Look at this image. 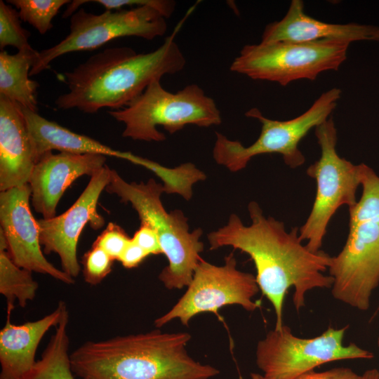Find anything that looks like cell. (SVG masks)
Returning a JSON list of instances; mask_svg holds the SVG:
<instances>
[{"label": "cell", "mask_w": 379, "mask_h": 379, "mask_svg": "<svg viewBox=\"0 0 379 379\" xmlns=\"http://www.w3.org/2000/svg\"><path fill=\"white\" fill-rule=\"evenodd\" d=\"M31 190L28 184L0 193V225L7 251L19 267L32 272L49 275L67 284L74 279L58 269L44 256L40 230L30 209Z\"/></svg>", "instance_id": "obj_14"}, {"label": "cell", "mask_w": 379, "mask_h": 379, "mask_svg": "<svg viewBox=\"0 0 379 379\" xmlns=\"http://www.w3.org/2000/svg\"><path fill=\"white\" fill-rule=\"evenodd\" d=\"M360 199L348 208L349 232L341 251L331 257L333 297L367 310L379 285V176L366 165Z\"/></svg>", "instance_id": "obj_4"}, {"label": "cell", "mask_w": 379, "mask_h": 379, "mask_svg": "<svg viewBox=\"0 0 379 379\" xmlns=\"http://www.w3.org/2000/svg\"><path fill=\"white\" fill-rule=\"evenodd\" d=\"M106 156L52 152L35 164L28 185L31 203L45 219L55 216L56 207L66 190L82 175L92 176L106 165Z\"/></svg>", "instance_id": "obj_15"}, {"label": "cell", "mask_w": 379, "mask_h": 379, "mask_svg": "<svg viewBox=\"0 0 379 379\" xmlns=\"http://www.w3.org/2000/svg\"><path fill=\"white\" fill-rule=\"evenodd\" d=\"M361 375L357 374L351 368L339 367L331 368L325 371L316 372L314 371L306 373L295 379H360ZM250 379H266L262 375L258 373H251Z\"/></svg>", "instance_id": "obj_29"}, {"label": "cell", "mask_w": 379, "mask_h": 379, "mask_svg": "<svg viewBox=\"0 0 379 379\" xmlns=\"http://www.w3.org/2000/svg\"><path fill=\"white\" fill-rule=\"evenodd\" d=\"M175 33L151 52L138 53L123 46L93 55L64 73L67 91L56 98V107L88 114L124 107L152 81L185 67L186 60L174 40Z\"/></svg>", "instance_id": "obj_2"}, {"label": "cell", "mask_w": 379, "mask_h": 379, "mask_svg": "<svg viewBox=\"0 0 379 379\" xmlns=\"http://www.w3.org/2000/svg\"><path fill=\"white\" fill-rule=\"evenodd\" d=\"M67 310L66 303L60 301L50 314L17 325L11 320L13 310L7 309L6 324L0 331V379H22L33 368L41 340L60 323Z\"/></svg>", "instance_id": "obj_18"}, {"label": "cell", "mask_w": 379, "mask_h": 379, "mask_svg": "<svg viewBox=\"0 0 379 379\" xmlns=\"http://www.w3.org/2000/svg\"><path fill=\"white\" fill-rule=\"evenodd\" d=\"M69 0H8L18 11L21 20L29 23L41 34L53 28L52 21Z\"/></svg>", "instance_id": "obj_24"}, {"label": "cell", "mask_w": 379, "mask_h": 379, "mask_svg": "<svg viewBox=\"0 0 379 379\" xmlns=\"http://www.w3.org/2000/svg\"><path fill=\"white\" fill-rule=\"evenodd\" d=\"M32 140L36 162L53 150L72 154H96L124 159L126 152L114 149L88 136L22 108Z\"/></svg>", "instance_id": "obj_19"}, {"label": "cell", "mask_w": 379, "mask_h": 379, "mask_svg": "<svg viewBox=\"0 0 379 379\" xmlns=\"http://www.w3.org/2000/svg\"><path fill=\"white\" fill-rule=\"evenodd\" d=\"M166 19L149 6L105 11L100 14L80 8L70 17L69 34L54 46L39 51L29 75L42 72L63 55L95 50L114 39L136 36L152 40L161 36L167 30Z\"/></svg>", "instance_id": "obj_11"}, {"label": "cell", "mask_w": 379, "mask_h": 379, "mask_svg": "<svg viewBox=\"0 0 379 379\" xmlns=\"http://www.w3.org/2000/svg\"><path fill=\"white\" fill-rule=\"evenodd\" d=\"M39 288L32 272L18 266L11 259L6 239L0 232V293L6 299L7 308L14 309L17 300L25 307L32 300Z\"/></svg>", "instance_id": "obj_22"}, {"label": "cell", "mask_w": 379, "mask_h": 379, "mask_svg": "<svg viewBox=\"0 0 379 379\" xmlns=\"http://www.w3.org/2000/svg\"><path fill=\"white\" fill-rule=\"evenodd\" d=\"M111 170L105 165L91 176L83 192L65 212L49 219L38 220L43 251L58 254L62 270L74 279L81 270L77 252L84 227L87 223L94 230L104 225L105 219L98 213L97 206L102 192L110 181Z\"/></svg>", "instance_id": "obj_13"}, {"label": "cell", "mask_w": 379, "mask_h": 379, "mask_svg": "<svg viewBox=\"0 0 379 379\" xmlns=\"http://www.w3.org/2000/svg\"><path fill=\"white\" fill-rule=\"evenodd\" d=\"M131 239L149 255L162 253L157 233L146 225L141 224Z\"/></svg>", "instance_id": "obj_30"}, {"label": "cell", "mask_w": 379, "mask_h": 379, "mask_svg": "<svg viewBox=\"0 0 379 379\" xmlns=\"http://www.w3.org/2000/svg\"><path fill=\"white\" fill-rule=\"evenodd\" d=\"M39 51L32 46L15 54L0 52V95L37 112L39 84L29 78Z\"/></svg>", "instance_id": "obj_20"}, {"label": "cell", "mask_w": 379, "mask_h": 379, "mask_svg": "<svg viewBox=\"0 0 379 379\" xmlns=\"http://www.w3.org/2000/svg\"><path fill=\"white\" fill-rule=\"evenodd\" d=\"M149 255V253L133 242L131 239L119 261L124 267L131 269L138 267Z\"/></svg>", "instance_id": "obj_31"}, {"label": "cell", "mask_w": 379, "mask_h": 379, "mask_svg": "<svg viewBox=\"0 0 379 379\" xmlns=\"http://www.w3.org/2000/svg\"><path fill=\"white\" fill-rule=\"evenodd\" d=\"M360 379H379V371L376 368L368 369L361 375Z\"/></svg>", "instance_id": "obj_32"}, {"label": "cell", "mask_w": 379, "mask_h": 379, "mask_svg": "<svg viewBox=\"0 0 379 379\" xmlns=\"http://www.w3.org/2000/svg\"><path fill=\"white\" fill-rule=\"evenodd\" d=\"M327 39L350 44L362 40L379 41V27L324 22L307 15L302 1L292 0L284 18L265 27L260 42H310Z\"/></svg>", "instance_id": "obj_17"}, {"label": "cell", "mask_w": 379, "mask_h": 379, "mask_svg": "<svg viewBox=\"0 0 379 379\" xmlns=\"http://www.w3.org/2000/svg\"><path fill=\"white\" fill-rule=\"evenodd\" d=\"M342 91L338 88L323 93L300 116L287 121H278L264 117L258 108H251L245 115L258 120L261 131L258 139L250 146L228 139L220 133H215L213 157L215 162L232 172L246 168L254 157L263 154L277 153L291 168L302 166L305 158L299 149L300 141L313 128L329 118L337 106Z\"/></svg>", "instance_id": "obj_7"}, {"label": "cell", "mask_w": 379, "mask_h": 379, "mask_svg": "<svg viewBox=\"0 0 379 379\" xmlns=\"http://www.w3.org/2000/svg\"><path fill=\"white\" fill-rule=\"evenodd\" d=\"M126 160L140 165L156 173L164 182V190L167 193H178L186 200L192 195V186L199 180L206 179V175L194 165L184 164L175 168H168L157 163L131 152L127 153Z\"/></svg>", "instance_id": "obj_23"}, {"label": "cell", "mask_w": 379, "mask_h": 379, "mask_svg": "<svg viewBox=\"0 0 379 379\" xmlns=\"http://www.w3.org/2000/svg\"><path fill=\"white\" fill-rule=\"evenodd\" d=\"M108 114L124 124V138L147 142L166 139L159 126L173 134L188 124L210 127L222 122L214 100L200 86L190 84L172 93L163 88L160 80L152 81L124 107Z\"/></svg>", "instance_id": "obj_6"}, {"label": "cell", "mask_w": 379, "mask_h": 379, "mask_svg": "<svg viewBox=\"0 0 379 379\" xmlns=\"http://www.w3.org/2000/svg\"><path fill=\"white\" fill-rule=\"evenodd\" d=\"M36 164L22 107L0 95V191L28 184Z\"/></svg>", "instance_id": "obj_16"}, {"label": "cell", "mask_w": 379, "mask_h": 379, "mask_svg": "<svg viewBox=\"0 0 379 379\" xmlns=\"http://www.w3.org/2000/svg\"><path fill=\"white\" fill-rule=\"evenodd\" d=\"M377 311H379V306H378V310H377Z\"/></svg>", "instance_id": "obj_34"}, {"label": "cell", "mask_w": 379, "mask_h": 379, "mask_svg": "<svg viewBox=\"0 0 379 379\" xmlns=\"http://www.w3.org/2000/svg\"><path fill=\"white\" fill-rule=\"evenodd\" d=\"M314 133L321 156L307 168V174L315 179L317 192L311 212L299 228V236L307 241L309 250L318 252L335 211L343 205L350 208L357 204V190L361 185L366 165L353 164L338 155V133L332 117L316 126Z\"/></svg>", "instance_id": "obj_8"}, {"label": "cell", "mask_w": 379, "mask_h": 379, "mask_svg": "<svg viewBox=\"0 0 379 379\" xmlns=\"http://www.w3.org/2000/svg\"><path fill=\"white\" fill-rule=\"evenodd\" d=\"M113 261L104 250L92 245L82 260L86 282L91 285L100 283L111 272Z\"/></svg>", "instance_id": "obj_26"}, {"label": "cell", "mask_w": 379, "mask_h": 379, "mask_svg": "<svg viewBox=\"0 0 379 379\" xmlns=\"http://www.w3.org/2000/svg\"><path fill=\"white\" fill-rule=\"evenodd\" d=\"M131 238L119 225L109 222L93 244L104 250L110 258L119 260Z\"/></svg>", "instance_id": "obj_27"}, {"label": "cell", "mask_w": 379, "mask_h": 379, "mask_svg": "<svg viewBox=\"0 0 379 379\" xmlns=\"http://www.w3.org/2000/svg\"><path fill=\"white\" fill-rule=\"evenodd\" d=\"M349 45L347 41L333 39L246 45L234 59L230 70L285 86L299 79L314 80L326 71L338 70L347 59Z\"/></svg>", "instance_id": "obj_9"}, {"label": "cell", "mask_w": 379, "mask_h": 379, "mask_svg": "<svg viewBox=\"0 0 379 379\" xmlns=\"http://www.w3.org/2000/svg\"><path fill=\"white\" fill-rule=\"evenodd\" d=\"M248 211L251 225H244L237 215L231 214L226 225L208 234L210 249L232 246L250 256L259 288L273 306L274 328L279 329L283 326V305L290 287L294 288L297 311L305 306L308 291L331 288L333 277L324 274L331 256L321 250H309L302 244L298 227L287 232L283 222L266 217L256 201L248 204Z\"/></svg>", "instance_id": "obj_1"}, {"label": "cell", "mask_w": 379, "mask_h": 379, "mask_svg": "<svg viewBox=\"0 0 379 379\" xmlns=\"http://www.w3.org/2000/svg\"><path fill=\"white\" fill-rule=\"evenodd\" d=\"M378 346H379V338H378Z\"/></svg>", "instance_id": "obj_33"}, {"label": "cell", "mask_w": 379, "mask_h": 379, "mask_svg": "<svg viewBox=\"0 0 379 379\" xmlns=\"http://www.w3.org/2000/svg\"><path fill=\"white\" fill-rule=\"evenodd\" d=\"M89 2L102 6L105 11H117L126 7L149 6L158 11L166 18L172 15L175 6V1L169 0H88V3Z\"/></svg>", "instance_id": "obj_28"}, {"label": "cell", "mask_w": 379, "mask_h": 379, "mask_svg": "<svg viewBox=\"0 0 379 379\" xmlns=\"http://www.w3.org/2000/svg\"><path fill=\"white\" fill-rule=\"evenodd\" d=\"M349 326L329 327L312 338L295 335L284 325L270 331L257 343L255 361L266 379H295L326 363L346 359H371L373 354L354 343L343 345Z\"/></svg>", "instance_id": "obj_10"}, {"label": "cell", "mask_w": 379, "mask_h": 379, "mask_svg": "<svg viewBox=\"0 0 379 379\" xmlns=\"http://www.w3.org/2000/svg\"><path fill=\"white\" fill-rule=\"evenodd\" d=\"M191 335L160 330L87 341L69 354L77 379H211L219 370L187 352Z\"/></svg>", "instance_id": "obj_3"}, {"label": "cell", "mask_w": 379, "mask_h": 379, "mask_svg": "<svg viewBox=\"0 0 379 379\" xmlns=\"http://www.w3.org/2000/svg\"><path fill=\"white\" fill-rule=\"evenodd\" d=\"M260 288L255 276L240 271L233 253L225 258L223 265H215L201 259L185 293L171 309L154 321L161 328L174 319L187 326L196 315L204 312L218 314L226 305H237L248 312L259 308L253 298Z\"/></svg>", "instance_id": "obj_12"}, {"label": "cell", "mask_w": 379, "mask_h": 379, "mask_svg": "<svg viewBox=\"0 0 379 379\" xmlns=\"http://www.w3.org/2000/svg\"><path fill=\"white\" fill-rule=\"evenodd\" d=\"M30 32L21 25L18 11L12 5L0 1V48L7 46L20 51L31 47L29 43Z\"/></svg>", "instance_id": "obj_25"}, {"label": "cell", "mask_w": 379, "mask_h": 379, "mask_svg": "<svg viewBox=\"0 0 379 379\" xmlns=\"http://www.w3.org/2000/svg\"><path fill=\"white\" fill-rule=\"evenodd\" d=\"M105 190L116 194L121 201L130 203L138 214L141 224L157 233L161 252L168 262L159 275L164 286L168 289L187 287L202 259V230L197 228L190 232L187 218L182 211L175 210L168 213L165 210L161 199L164 187L153 178L147 182H128L112 169Z\"/></svg>", "instance_id": "obj_5"}, {"label": "cell", "mask_w": 379, "mask_h": 379, "mask_svg": "<svg viewBox=\"0 0 379 379\" xmlns=\"http://www.w3.org/2000/svg\"><path fill=\"white\" fill-rule=\"evenodd\" d=\"M68 323L67 310L41 357L22 379H77L70 365Z\"/></svg>", "instance_id": "obj_21"}]
</instances>
